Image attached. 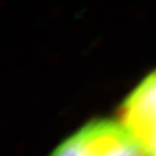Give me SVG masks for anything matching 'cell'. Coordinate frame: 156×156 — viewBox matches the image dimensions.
<instances>
[{"instance_id": "2", "label": "cell", "mask_w": 156, "mask_h": 156, "mask_svg": "<svg viewBox=\"0 0 156 156\" xmlns=\"http://www.w3.org/2000/svg\"><path fill=\"white\" fill-rule=\"evenodd\" d=\"M117 120L142 156H156V68L124 98Z\"/></svg>"}, {"instance_id": "1", "label": "cell", "mask_w": 156, "mask_h": 156, "mask_svg": "<svg viewBox=\"0 0 156 156\" xmlns=\"http://www.w3.org/2000/svg\"><path fill=\"white\" fill-rule=\"evenodd\" d=\"M50 156L142 155L117 119H95L64 140Z\"/></svg>"}]
</instances>
